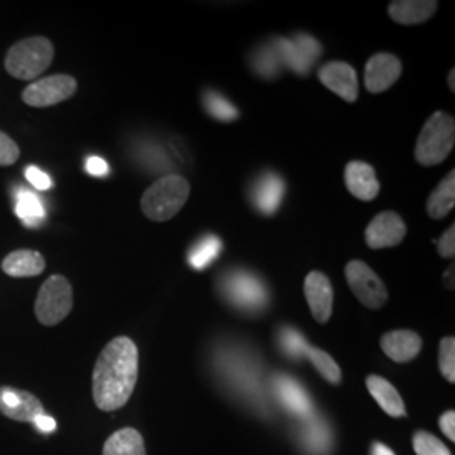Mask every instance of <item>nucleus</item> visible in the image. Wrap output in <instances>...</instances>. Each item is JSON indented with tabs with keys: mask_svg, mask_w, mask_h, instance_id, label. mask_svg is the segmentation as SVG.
<instances>
[{
	"mask_svg": "<svg viewBox=\"0 0 455 455\" xmlns=\"http://www.w3.org/2000/svg\"><path fill=\"white\" fill-rule=\"evenodd\" d=\"M139 378V349L131 338L120 336L100 353L93 370V400L103 411L125 407Z\"/></svg>",
	"mask_w": 455,
	"mask_h": 455,
	"instance_id": "1",
	"label": "nucleus"
},
{
	"mask_svg": "<svg viewBox=\"0 0 455 455\" xmlns=\"http://www.w3.org/2000/svg\"><path fill=\"white\" fill-rule=\"evenodd\" d=\"M54 60V46L44 36H31L12 44L5 54V71L22 82L39 78Z\"/></svg>",
	"mask_w": 455,
	"mask_h": 455,
	"instance_id": "2",
	"label": "nucleus"
},
{
	"mask_svg": "<svg viewBox=\"0 0 455 455\" xmlns=\"http://www.w3.org/2000/svg\"><path fill=\"white\" fill-rule=\"evenodd\" d=\"M189 195L191 184L188 180L178 174H169L156 180L147 189L140 199V208L150 221L164 223L182 210Z\"/></svg>",
	"mask_w": 455,
	"mask_h": 455,
	"instance_id": "3",
	"label": "nucleus"
},
{
	"mask_svg": "<svg viewBox=\"0 0 455 455\" xmlns=\"http://www.w3.org/2000/svg\"><path fill=\"white\" fill-rule=\"evenodd\" d=\"M455 144L454 118L445 112H435L425 122L415 147V159L425 167L442 164Z\"/></svg>",
	"mask_w": 455,
	"mask_h": 455,
	"instance_id": "4",
	"label": "nucleus"
},
{
	"mask_svg": "<svg viewBox=\"0 0 455 455\" xmlns=\"http://www.w3.org/2000/svg\"><path fill=\"white\" fill-rule=\"evenodd\" d=\"M73 309V287L63 275H51L41 285L34 304L37 321L43 325L63 323Z\"/></svg>",
	"mask_w": 455,
	"mask_h": 455,
	"instance_id": "5",
	"label": "nucleus"
},
{
	"mask_svg": "<svg viewBox=\"0 0 455 455\" xmlns=\"http://www.w3.org/2000/svg\"><path fill=\"white\" fill-rule=\"evenodd\" d=\"M346 280L351 292L368 309H381L388 300V291L373 268L361 260H351L346 268Z\"/></svg>",
	"mask_w": 455,
	"mask_h": 455,
	"instance_id": "6",
	"label": "nucleus"
},
{
	"mask_svg": "<svg viewBox=\"0 0 455 455\" xmlns=\"http://www.w3.org/2000/svg\"><path fill=\"white\" fill-rule=\"evenodd\" d=\"M76 90L78 82L71 75L60 73L28 84L22 92V101L34 108H48L69 100Z\"/></svg>",
	"mask_w": 455,
	"mask_h": 455,
	"instance_id": "7",
	"label": "nucleus"
},
{
	"mask_svg": "<svg viewBox=\"0 0 455 455\" xmlns=\"http://www.w3.org/2000/svg\"><path fill=\"white\" fill-rule=\"evenodd\" d=\"M228 300L244 312H260L268 304V292L259 276L233 272L223 282Z\"/></svg>",
	"mask_w": 455,
	"mask_h": 455,
	"instance_id": "8",
	"label": "nucleus"
},
{
	"mask_svg": "<svg viewBox=\"0 0 455 455\" xmlns=\"http://www.w3.org/2000/svg\"><path fill=\"white\" fill-rule=\"evenodd\" d=\"M280 56V61L295 73L306 76L309 73L310 66L321 56L323 46L309 34H297L293 39H276L274 44Z\"/></svg>",
	"mask_w": 455,
	"mask_h": 455,
	"instance_id": "9",
	"label": "nucleus"
},
{
	"mask_svg": "<svg viewBox=\"0 0 455 455\" xmlns=\"http://www.w3.org/2000/svg\"><path fill=\"white\" fill-rule=\"evenodd\" d=\"M0 413L14 422L33 423L39 415H44V407L29 391L0 387Z\"/></svg>",
	"mask_w": 455,
	"mask_h": 455,
	"instance_id": "10",
	"label": "nucleus"
},
{
	"mask_svg": "<svg viewBox=\"0 0 455 455\" xmlns=\"http://www.w3.org/2000/svg\"><path fill=\"white\" fill-rule=\"evenodd\" d=\"M407 235L405 221L393 212H379L366 228L364 240L371 250H383L402 243Z\"/></svg>",
	"mask_w": 455,
	"mask_h": 455,
	"instance_id": "11",
	"label": "nucleus"
},
{
	"mask_svg": "<svg viewBox=\"0 0 455 455\" xmlns=\"http://www.w3.org/2000/svg\"><path fill=\"white\" fill-rule=\"evenodd\" d=\"M402 61L390 52H378L370 58L364 68V84L370 93H383L398 82Z\"/></svg>",
	"mask_w": 455,
	"mask_h": 455,
	"instance_id": "12",
	"label": "nucleus"
},
{
	"mask_svg": "<svg viewBox=\"0 0 455 455\" xmlns=\"http://www.w3.org/2000/svg\"><path fill=\"white\" fill-rule=\"evenodd\" d=\"M319 80L344 101L355 103L358 100V75L353 66L344 61H331L319 69Z\"/></svg>",
	"mask_w": 455,
	"mask_h": 455,
	"instance_id": "13",
	"label": "nucleus"
},
{
	"mask_svg": "<svg viewBox=\"0 0 455 455\" xmlns=\"http://www.w3.org/2000/svg\"><path fill=\"white\" fill-rule=\"evenodd\" d=\"M304 293L314 319L319 324H325L332 315L334 292L331 280L323 272H310L304 282Z\"/></svg>",
	"mask_w": 455,
	"mask_h": 455,
	"instance_id": "14",
	"label": "nucleus"
},
{
	"mask_svg": "<svg viewBox=\"0 0 455 455\" xmlns=\"http://www.w3.org/2000/svg\"><path fill=\"white\" fill-rule=\"evenodd\" d=\"M275 393L278 402L287 408L289 413L300 419H309L310 415H314V405L310 402L309 393L291 376H276Z\"/></svg>",
	"mask_w": 455,
	"mask_h": 455,
	"instance_id": "15",
	"label": "nucleus"
},
{
	"mask_svg": "<svg viewBox=\"0 0 455 455\" xmlns=\"http://www.w3.org/2000/svg\"><path fill=\"white\" fill-rule=\"evenodd\" d=\"M381 349L395 363L413 361L422 351V338L408 329L390 331L381 338Z\"/></svg>",
	"mask_w": 455,
	"mask_h": 455,
	"instance_id": "16",
	"label": "nucleus"
},
{
	"mask_svg": "<svg viewBox=\"0 0 455 455\" xmlns=\"http://www.w3.org/2000/svg\"><path fill=\"white\" fill-rule=\"evenodd\" d=\"M346 188L351 195L361 201H373L379 193V182L370 164L353 161L344 169Z\"/></svg>",
	"mask_w": 455,
	"mask_h": 455,
	"instance_id": "17",
	"label": "nucleus"
},
{
	"mask_svg": "<svg viewBox=\"0 0 455 455\" xmlns=\"http://www.w3.org/2000/svg\"><path fill=\"white\" fill-rule=\"evenodd\" d=\"M435 0H395L388 7V14L396 24L415 26L423 24L437 12Z\"/></svg>",
	"mask_w": 455,
	"mask_h": 455,
	"instance_id": "18",
	"label": "nucleus"
},
{
	"mask_svg": "<svg viewBox=\"0 0 455 455\" xmlns=\"http://www.w3.org/2000/svg\"><path fill=\"white\" fill-rule=\"evenodd\" d=\"M44 270L46 260L36 250H16L2 260V272L14 278L41 275Z\"/></svg>",
	"mask_w": 455,
	"mask_h": 455,
	"instance_id": "19",
	"label": "nucleus"
},
{
	"mask_svg": "<svg viewBox=\"0 0 455 455\" xmlns=\"http://www.w3.org/2000/svg\"><path fill=\"white\" fill-rule=\"evenodd\" d=\"M285 193V182L274 172L263 174L253 188V203L263 214H274L278 210Z\"/></svg>",
	"mask_w": 455,
	"mask_h": 455,
	"instance_id": "20",
	"label": "nucleus"
},
{
	"mask_svg": "<svg viewBox=\"0 0 455 455\" xmlns=\"http://www.w3.org/2000/svg\"><path fill=\"white\" fill-rule=\"evenodd\" d=\"M366 387L376 400V403L385 410V413H388L390 417H405L407 415V408H405L400 393L388 379L371 374L366 379Z\"/></svg>",
	"mask_w": 455,
	"mask_h": 455,
	"instance_id": "21",
	"label": "nucleus"
},
{
	"mask_svg": "<svg viewBox=\"0 0 455 455\" xmlns=\"http://www.w3.org/2000/svg\"><path fill=\"white\" fill-rule=\"evenodd\" d=\"M307 422L304 423V428L300 432V440L304 449L312 455H327L332 437H331V428L325 425L323 419H315L310 415L306 419Z\"/></svg>",
	"mask_w": 455,
	"mask_h": 455,
	"instance_id": "22",
	"label": "nucleus"
},
{
	"mask_svg": "<svg viewBox=\"0 0 455 455\" xmlns=\"http://www.w3.org/2000/svg\"><path fill=\"white\" fill-rule=\"evenodd\" d=\"M103 455H147L146 443L135 428H122L105 442Z\"/></svg>",
	"mask_w": 455,
	"mask_h": 455,
	"instance_id": "23",
	"label": "nucleus"
},
{
	"mask_svg": "<svg viewBox=\"0 0 455 455\" xmlns=\"http://www.w3.org/2000/svg\"><path fill=\"white\" fill-rule=\"evenodd\" d=\"M455 204V171L440 182L437 189L427 201V212L434 220H442L454 210Z\"/></svg>",
	"mask_w": 455,
	"mask_h": 455,
	"instance_id": "24",
	"label": "nucleus"
},
{
	"mask_svg": "<svg viewBox=\"0 0 455 455\" xmlns=\"http://www.w3.org/2000/svg\"><path fill=\"white\" fill-rule=\"evenodd\" d=\"M220 255H221V240L214 235H206L191 246L188 260L195 270H204Z\"/></svg>",
	"mask_w": 455,
	"mask_h": 455,
	"instance_id": "25",
	"label": "nucleus"
},
{
	"mask_svg": "<svg viewBox=\"0 0 455 455\" xmlns=\"http://www.w3.org/2000/svg\"><path fill=\"white\" fill-rule=\"evenodd\" d=\"M16 212L26 227H36L44 218L43 203L29 191H20L17 196Z\"/></svg>",
	"mask_w": 455,
	"mask_h": 455,
	"instance_id": "26",
	"label": "nucleus"
},
{
	"mask_svg": "<svg viewBox=\"0 0 455 455\" xmlns=\"http://www.w3.org/2000/svg\"><path fill=\"white\" fill-rule=\"evenodd\" d=\"M278 344H280L282 351L292 359L306 358L310 347L309 342L306 341V338L292 327H282L280 329Z\"/></svg>",
	"mask_w": 455,
	"mask_h": 455,
	"instance_id": "27",
	"label": "nucleus"
},
{
	"mask_svg": "<svg viewBox=\"0 0 455 455\" xmlns=\"http://www.w3.org/2000/svg\"><path fill=\"white\" fill-rule=\"evenodd\" d=\"M307 358L310 359L314 368L319 371V374L324 378L325 381H329L331 385H339L341 383V370L336 364V361L331 358L325 351L319 349V347H309Z\"/></svg>",
	"mask_w": 455,
	"mask_h": 455,
	"instance_id": "28",
	"label": "nucleus"
},
{
	"mask_svg": "<svg viewBox=\"0 0 455 455\" xmlns=\"http://www.w3.org/2000/svg\"><path fill=\"white\" fill-rule=\"evenodd\" d=\"M204 108L208 114L221 122H233L238 118V110L228 101L227 98L216 92L204 93Z\"/></svg>",
	"mask_w": 455,
	"mask_h": 455,
	"instance_id": "29",
	"label": "nucleus"
},
{
	"mask_svg": "<svg viewBox=\"0 0 455 455\" xmlns=\"http://www.w3.org/2000/svg\"><path fill=\"white\" fill-rule=\"evenodd\" d=\"M280 63L282 61H280V56L276 52L275 46L259 49L255 58H253V66H255L257 73L261 76H267V78L276 76Z\"/></svg>",
	"mask_w": 455,
	"mask_h": 455,
	"instance_id": "30",
	"label": "nucleus"
},
{
	"mask_svg": "<svg viewBox=\"0 0 455 455\" xmlns=\"http://www.w3.org/2000/svg\"><path fill=\"white\" fill-rule=\"evenodd\" d=\"M439 366L440 371L443 374V378L449 383L455 381V339L451 338H443L440 341L439 347Z\"/></svg>",
	"mask_w": 455,
	"mask_h": 455,
	"instance_id": "31",
	"label": "nucleus"
},
{
	"mask_svg": "<svg viewBox=\"0 0 455 455\" xmlns=\"http://www.w3.org/2000/svg\"><path fill=\"white\" fill-rule=\"evenodd\" d=\"M413 449L417 455H452L435 435L428 432H417L413 437Z\"/></svg>",
	"mask_w": 455,
	"mask_h": 455,
	"instance_id": "32",
	"label": "nucleus"
},
{
	"mask_svg": "<svg viewBox=\"0 0 455 455\" xmlns=\"http://www.w3.org/2000/svg\"><path fill=\"white\" fill-rule=\"evenodd\" d=\"M20 148L16 142L5 133L0 131V167L14 165L19 161Z\"/></svg>",
	"mask_w": 455,
	"mask_h": 455,
	"instance_id": "33",
	"label": "nucleus"
},
{
	"mask_svg": "<svg viewBox=\"0 0 455 455\" xmlns=\"http://www.w3.org/2000/svg\"><path fill=\"white\" fill-rule=\"evenodd\" d=\"M26 178L28 180L33 184L36 189H39V191H48L52 188V180L49 178L46 172H43L41 169H37V167H28L26 169Z\"/></svg>",
	"mask_w": 455,
	"mask_h": 455,
	"instance_id": "34",
	"label": "nucleus"
},
{
	"mask_svg": "<svg viewBox=\"0 0 455 455\" xmlns=\"http://www.w3.org/2000/svg\"><path fill=\"white\" fill-rule=\"evenodd\" d=\"M437 250H439L440 257L443 259H454L455 255V227L449 228L439 242H437Z\"/></svg>",
	"mask_w": 455,
	"mask_h": 455,
	"instance_id": "35",
	"label": "nucleus"
},
{
	"mask_svg": "<svg viewBox=\"0 0 455 455\" xmlns=\"http://www.w3.org/2000/svg\"><path fill=\"white\" fill-rule=\"evenodd\" d=\"M86 171H88L92 176L103 178V176L108 174L110 167H108V164L105 163L101 157L92 156V157H88V161H86Z\"/></svg>",
	"mask_w": 455,
	"mask_h": 455,
	"instance_id": "36",
	"label": "nucleus"
},
{
	"mask_svg": "<svg viewBox=\"0 0 455 455\" xmlns=\"http://www.w3.org/2000/svg\"><path fill=\"white\" fill-rule=\"evenodd\" d=\"M440 430L445 434V437L455 442V413L452 410L445 411L439 420Z\"/></svg>",
	"mask_w": 455,
	"mask_h": 455,
	"instance_id": "37",
	"label": "nucleus"
},
{
	"mask_svg": "<svg viewBox=\"0 0 455 455\" xmlns=\"http://www.w3.org/2000/svg\"><path fill=\"white\" fill-rule=\"evenodd\" d=\"M33 423L37 427L39 432H44V434H51V432L56 430V420L52 417L46 415V413L39 415Z\"/></svg>",
	"mask_w": 455,
	"mask_h": 455,
	"instance_id": "38",
	"label": "nucleus"
},
{
	"mask_svg": "<svg viewBox=\"0 0 455 455\" xmlns=\"http://www.w3.org/2000/svg\"><path fill=\"white\" fill-rule=\"evenodd\" d=\"M371 455H395V452L391 451L390 447H387L385 443L374 442L373 447H371Z\"/></svg>",
	"mask_w": 455,
	"mask_h": 455,
	"instance_id": "39",
	"label": "nucleus"
},
{
	"mask_svg": "<svg viewBox=\"0 0 455 455\" xmlns=\"http://www.w3.org/2000/svg\"><path fill=\"white\" fill-rule=\"evenodd\" d=\"M452 275H454V267H451V268L445 272V283H447L451 289H454V280H452Z\"/></svg>",
	"mask_w": 455,
	"mask_h": 455,
	"instance_id": "40",
	"label": "nucleus"
},
{
	"mask_svg": "<svg viewBox=\"0 0 455 455\" xmlns=\"http://www.w3.org/2000/svg\"><path fill=\"white\" fill-rule=\"evenodd\" d=\"M455 69H451V73H449V86H451V92L455 93Z\"/></svg>",
	"mask_w": 455,
	"mask_h": 455,
	"instance_id": "41",
	"label": "nucleus"
}]
</instances>
